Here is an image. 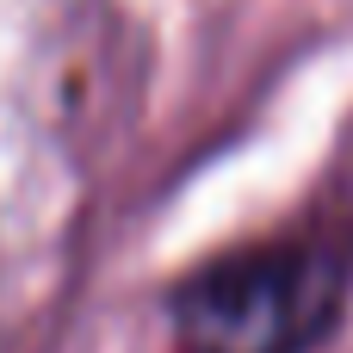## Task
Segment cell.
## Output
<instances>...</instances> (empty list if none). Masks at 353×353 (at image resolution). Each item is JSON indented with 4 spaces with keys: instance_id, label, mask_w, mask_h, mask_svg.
<instances>
[{
    "instance_id": "6da1fadb",
    "label": "cell",
    "mask_w": 353,
    "mask_h": 353,
    "mask_svg": "<svg viewBox=\"0 0 353 353\" xmlns=\"http://www.w3.org/2000/svg\"><path fill=\"white\" fill-rule=\"evenodd\" d=\"M347 304V261L316 242L230 254L174 292L186 353H310Z\"/></svg>"
}]
</instances>
